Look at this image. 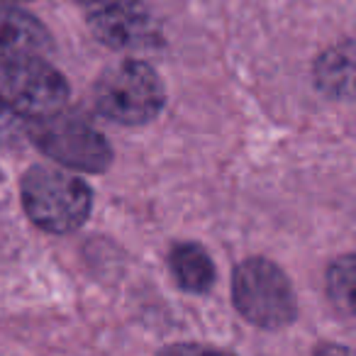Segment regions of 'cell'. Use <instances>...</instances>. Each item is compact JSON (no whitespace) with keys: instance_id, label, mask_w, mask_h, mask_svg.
<instances>
[{"instance_id":"obj_1","label":"cell","mask_w":356,"mask_h":356,"mask_svg":"<svg viewBox=\"0 0 356 356\" xmlns=\"http://www.w3.org/2000/svg\"><path fill=\"white\" fill-rule=\"evenodd\" d=\"M22 205L32 222L51 234L83 227L93 208V193L83 178L56 166H32L22 178Z\"/></svg>"},{"instance_id":"obj_2","label":"cell","mask_w":356,"mask_h":356,"mask_svg":"<svg viewBox=\"0 0 356 356\" xmlns=\"http://www.w3.org/2000/svg\"><path fill=\"white\" fill-rule=\"evenodd\" d=\"M166 90L159 74L139 59H122L108 66L93 86V105L98 115L115 124L139 127L161 113Z\"/></svg>"},{"instance_id":"obj_3","label":"cell","mask_w":356,"mask_h":356,"mask_svg":"<svg viewBox=\"0 0 356 356\" xmlns=\"http://www.w3.org/2000/svg\"><path fill=\"white\" fill-rule=\"evenodd\" d=\"M27 137L59 166L81 173H103L113 163L110 142L74 110L64 108L49 118L27 122Z\"/></svg>"},{"instance_id":"obj_4","label":"cell","mask_w":356,"mask_h":356,"mask_svg":"<svg viewBox=\"0 0 356 356\" xmlns=\"http://www.w3.org/2000/svg\"><path fill=\"white\" fill-rule=\"evenodd\" d=\"M232 300L244 320L264 330L288 327L298 315L296 293L288 276L264 257H252L234 268Z\"/></svg>"},{"instance_id":"obj_5","label":"cell","mask_w":356,"mask_h":356,"mask_svg":"<svg viewBox=\"0 0 356 356\" xmlns=\"http://www.w3.org/2000/svg\"><path fill=\"white\" fill-rule=\"evenodd\" d=\"M69 93V81L47 59L0 66V95L27 122L64 110Z\"/></svg>"},{"instance_id":"obj_6","label":"cell","mask_w":356,"mask_h":356,"mask_svg":"<svg viewBox=\"0 0 356 356\" xmlns=\"http://www.w3.org/2000/svg\"><path fill=\"white\" fill-rule=\"evenodd\" d=\"M90 32L115 51H144L161 44V27L142 0H79Z\"/></svg>"},{"instance_id":"obj_7","label":"cell","mask_w":356,"mask_h":356,"mask_svg":"<svg viewBox=\"0 0 356 356\" xmlns=\"http://www.w3.org/2000/svg\"><path fill=\"white\" fill-rule=\"evenodd\" d=\"M51 49L49 32L35 15L13 0H0V66L49 59Z\"/></svg>"},{"instance_id":"obj_8","label":"cell","mask_w":356,"mask_h":356,"mask_svg":"<svg viewBox=\"0 0 356 356\" xmlns=\"http://www.w3.org/2000/svg\"><path fill=\"white\" fill-rule=\"evenodd\" d=\"M312 76L315 88L327 98H349L354 93V44L344 42L322 51L315 59Z\"/></svg>"},{"instance_id":"obj_9","label":"cell","mask_w":356,"mask_h":356,"mask_svg":"<svg viewBox=\"0 0 356 356\" xmlns=\"http://www.w3.org/2000/svg\"><path fill=\"white\" fill-rule=\"evenodd\" d=\"M176 283L188 293H208L215 283V264L200 244H176L168 257Z\"/></svg>"},{"instance_id":"obj_10","label":"cell","mask_w":356,"mask_h":356,"mask_svg":"<svg viewBox=\"0 0 356 356\" xmlns=\"http://www.w3.org/2000/svg\"><path fill=\"white\" fill-rule=\"evenodd\" d=\"M354 276L356 264L351 254L339 257L327 271V296L341 315H354Z\"/></svg>"},{"instance_id":"obj_11","label":"cell","mask_w":356,"mask_h":356,"mask_svg":"<svg viewBox=\"0 0 356 356\" xmlns=\"http://www.w3.org/2000/svg\"><path fill=\"white\" fill-rule=\"evenodd\" d=\"M22 132H25L22 118L6 103V98L0 95V147H10V144H15Z\"/></svg>"},{"instance_id":"obj_12","label":"cell","mask_w":356,"mask_h":356,"mask_svg":"<svg viewBox=\"0 0 356 356\" xmlns=\"http://www.w3.org/2000/svg\"><path fill=\"white\" fill-rule=\"evenodd\" d=\"M159 356H234V354L215 349V346H203V344H173L159 351Z\"/></svg>"},{"instance_id":"obj_13","label":"cell","mask_w":356,"mask_h":356,"mask_svg":"<svg viewBox=\"0 0 356 356\" xmlns=\"http://www.w3.org/2000/svg\"><path fill=\"white\" fill-rule=\"evenodd\" d=\"M315 356H351V351L341 344H320L315 349Z\"/></svg>"},{"instance_id":"obj_14","label":"cell","mask_w":356,"mask_h":356,"mask_svg":"<svg viewBox=\"0 0 356 356\" xmlns=\"http://www.w3.org/2000/svg\"><path fill=\"white\" fill-rule=\"evenodd\" d=\"M13 3H15V0H13Z\"/></svg>"}]
</instances>
